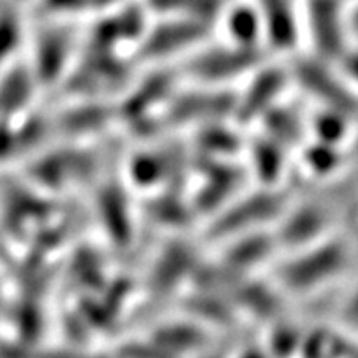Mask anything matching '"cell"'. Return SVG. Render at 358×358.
Listing matches in <instances>:
<instances>
[{"instance_id":"1","label":"cell","mask_w":358,"mask_h":358,"mask_svg":"<svg viewBox=\"0 0 358 358\" xmlns=\"http://www.w3.org/2000/svg\"><path fill=\"white\" fill-rule=\"evenodd\" d=\"M257 50L241 48V45H227L218 50H209L196 55V59L187 62V75L196 82L217 84V82L233 80L244 75L245 69L257 68Z\"/></svg>"},{"instance_id":"2","label":"cell","mask_w":358,"mask_h":358,"mask_svg":"<svg viewBox=\"0 0 358 358\" xmlns=\"http://www.w3.org/2000/svg\"><path fill=\"white\" fill-rule=\"evenodd\" d=\"M208 33V22L175 18L173 22L157 27L155 31L142 35L141 50L148 59H162L164 55L186 50L187 45L196 44Z\"/></svg>"},{"instance_id":"3","label":"cell","mask_w":358,"mask_h":358,"mask_svg":"<svg viewBox=\"0 0 358 358\" xmlns=\"http://www.w3.org/2000/svg\"><path fill=\"white\" fill-rule=\"evenodd\" d=\"M26 71L15 66L0 77V118L11 117L27 102L35 77H29Z\"/></svg>"},{"instance_id":"4","label":"cell","mask_w":358,"mask_h":358,"mask_svg":"<svg viewBox=\"0 0 358 358\" xmlns=\"http://www.w3.org/2000/svg\"><path fill=\"white\" fill-rule=\"evenodd\" d=\"M227 31H229L231 44L251 48V50H257L259 45L257 38L260 33L266 35L259 9L251 8L231 9V13H227Z\"/></svg>"},{"instance_id":"5","label":"cell","mask_w":358,"mask_h":358,"mask_svg":"<svg viewBox=\"0 0 358 358\" xmlns=\"http://www.w3.org/2000/svg\"><path fill=\"white\" fill-rule=\"evenodd\" d=\"M66 38L59 35H48L38 41L35 50V64H33V77L35 80H51L60 73L66 62Z\"/></svg>"},{"instance_id":"6","label":"cell","mask_w":358,"mask_h":358,"mask_svg":"<svg viewBox=\"0 0 358 358\" xmlns=\"http://www.w3.org/2000/svg\"><path fill=\"white\" fill-rule=\"evenodd\" d=\"M150 4L159 11L175 15L177 18H189L199 22H208L222 8V0H150Z\"/></svg>"},{"instance_id":"7","label":"cell","mask_w":358,"mask_h":358,"mask_svg":"<svg viewBox=\"0 0 358 358\" xmlns=\"http://www.w3.org/2000/svg\"><path fill=\"white\" fill-rule=\"evenodd\" d=\"M18 44H20V24L11 13H2L0 15V69L9 62V59H13Z\"/></svg>"},{"instance_id":"8","label":"cell","mask_w":358,"mask_h":358,"mask_svg":"<svg viewBox=\"0 0 358 358\" xmlns=\"http://www.w3.org/2000/svg\"><path fill=\"white\" fill-rule=\"evenodd\" d=\"M0 358H100L93 355L69 353V351H38L33 345H18V348H4L0 351Z\"/></svg>"},{"instance_id":"9","label":"cell","mask_w":358,"mask_h":358,"mask_svg":"<svg viewBox=\"0 0 358 358\" xmlns=\"http://www.w3.org/2000/svg\"><path fill=\"white\" fill-rule=\"evenodd\" d=\"M245 358H260L259 355H250V357H245Z\"/></svg>"}]
</instances>
